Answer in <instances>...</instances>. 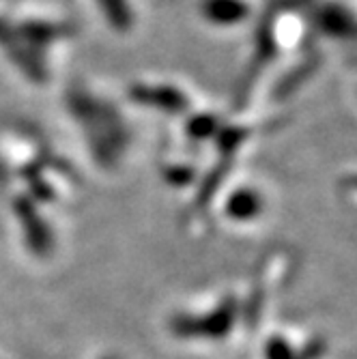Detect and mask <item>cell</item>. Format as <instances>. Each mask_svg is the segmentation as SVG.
<instances>
[{
  "label": "cell",
  "mask_w": 357,
  "mask_h": 359,
  "mask_svg": "<svg viewBox=\"0 0 357 359\" xmlns=\"http://www.w3.org/2000/svg\"><path fill=\"white\" fill-rule=\"evenodd\" d=\"M235 312V299H226L217 310L205 316H177L173 320V332L183 338H224L233 327Z\"/></svg>",
  "instance_id": "obj_1"
},
{
  "label": "cell",
  "mask_w": 357,
  "mask_h": 359,
  "mask_svg": "<svg viewBox=\"0 0 357 359\" xmlns=\"http://www.w3.org/2000/svg\"><path fill=\"white\" fill-rule=\"evenodd\" d=\"M321 35L357 43V15L340 3H323L314 13Z\"/></svg>",
  "instance_id": "obj_2"
},
{
  "label": "cell",
  "mask_w": 357,
  "mask_h": 359,
  "mask_svg": "<svg viewBox=\"0 0 357 359\" xmlns=\"http://www.w3.org/2000/svg\"><path fill=\"white\" fill-rule=\"evenodd\" d=\"M261 209H263V201L254 189H241V191L233 194L229 201V207H226L229 215L235 217L237 222H248V219L256 217L261 213Z\"/></svg>",
  "instance_id": "obj_3"
},
{
  "label": "cell",
  "mask_w": 357,
  "mask_h": 359,
  "mask_svg": "<svg viewBox=\"0 0 357 359\" xmlns=\"http://www.w3.org/2000/svg\"><path fill=\"white\" fill-rule=\"evenodd\" d=\"M209 15L213 22L222 24H237L248 15V5L243 0H211Z\"/></svg>",
  "instance_id": "obj_4"
},
{
  "label": "cell",
  "mask_w": 357,
  "mask_h": 359,
  "mask_svg": "<svg viewBox=\"0 0 357 359\" xmlns=\"http://www.w3.org/2000/svg\"><path fill=\"white\" fill-rule=\"evenodd\" d=\"M323 348H325V344H323V342H312L302 355H297L286 342H282L280 338H274L267 344L265 353H267V359H316L323 353Z\"/></svg>",
  "instance_id": "obj_5"
},
{
  "label": "cell",
  "mask_w": 357,
  "mask_h": 359,
  "mask_svg": "<svg viewBox=\"0 0 357 359\" xmlns=\"http://www.w3.org/2000/svg\"><path fill=\"white\" fill-rule=\"evenodd\" d=\"M344 185H346V187H351V189H357V175L346 177V179H344Z\"/></svg>",
  "instance_id": "obj_6"
}]
</instances>
